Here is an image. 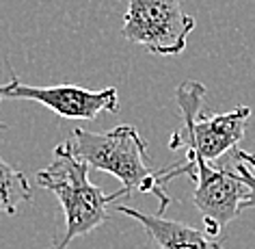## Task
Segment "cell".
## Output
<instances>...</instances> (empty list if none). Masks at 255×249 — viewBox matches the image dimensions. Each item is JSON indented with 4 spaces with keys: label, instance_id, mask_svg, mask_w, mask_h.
<instances>
[{
    "label": "cell",
    "instance_id": "1",
    "mask_svg": "<svg viewBox=\"0 0 255 249\" xmlns=\"http://www.w3.org/2000/svg\"><path fill=\"white\" fill-rule=\"evenodd\" d=\"M89 171L91 167L74 154L69 141L56 145L50 165L37 171V184L52 191L65 213V232L50 249H67L74 239L93 232L108 219V206L115 200L130 197L124 187L111 195L104 193L89 180Z\"/></svg>",
    "mask_w": 255,
    "mask_h": 249
},
{
    "label": "cell",
    "instance_id": "2",
    "mask_svg": "<svg viewBox=\"0 0 255 249\" xmlns=\"http://www.w3.org/2000/svg\"><path fill=\"white\" fill-rule=\"evenodd\" d=\"M69 143H72L74 154L82 163H87L91 169L115 176L130 195L134 191L154 193L160 200L158 215H164L171 197L164 191L160 171L149 167L147 143L134 126H117L106 135L74 128Z\"/></svg>",
    "mask_w": 255,
    "mask_h": 249
},
{
    "label": "cell",
    "instance_id": "3",
    "mask_svg": "<svg viewBox=\"0 0 255 249\" xmlns=\"http://www.w3.org/2000/svg\"><path fill=\"white\" fill-rule=\"evenodd\" d=\"M203 95L206 87L197 80H186L175 89L184 126L171 137L169 148L186 150V163H216L236 150L245 137L247 121L251 117L249 106H238L227 113H203Z\"/></svg>",
    "mask_w": 255,
    "mask_h": 249
},
{
    "label": "cell",
    "instance_id": "4",
    "mask_svg": "<svg viewBox=\"0 0 255 249\" xmlns=\"http://www.w3.org/2000/svg\"><path fill=\"white\" fill-rule=\"evenodd\" d=\"M158 171H160L162 184H169L177 176H188L195 182L193 202L203 217L206 234L212 239H216L223 228L240 215V206L249 193L225 158H219L216 163L182 161Z\"/></svg>",
    "mask_w": 255,
    "mask_h": 249
},
{
    "label": "cell",
    "instance_id": "5",
    "mask_svg": "<svg viewBox=\"0 0 255 249\" xmlns=\"http://www.w3.org/2000/svg\"><path fill=\"white\" fill-rule=\"evenodd\" d=\"M195 17L182 9V0H130L121 35L151 54L175 56L184 52Z\"/></svg>",
    "mask_w": 255,
    "mask_h": 249
},
{
    "label": "cell",
    "instance_id": "6",
    "mask_svg": "<svg viewBox=\"0 0 255 249\" xmlns=\"http://www.w3.org/2000/svg\"><path fill=\"white\" fill-rule=\"evenodd\" d=\"M7 67L11 69L9 59ZM2 100H33L48 106L59 117L67 119H95L102 113H115L119 108V95L115 87H106L100 91L78 85L35 87L24 85L13 69H11V80L7 85H0V102Z\"/></svg>",
    "mask_w": 255,
    "mask_h": 249
},
{
    "label": "cell",
    "instance_id": "7",
    "mask_svg": "<svg viewBox=\"0 0 255 249\" xmlns=\"http://www.w3.org/2000/svg\"><path fill=\"white\" fill-rule=\"evenodd\" d=\"M117 213L132 217L143 226L147 236L160 249H221V243L206 234V230H197L182 221L167 219L164 215H147L136 208L117 206Z\"/></svg>",
    "mask_w": 255,
    "mask_h": 249
},
{
    "label": "cell",
    "instance_id": "8",
    "mask_svg": "<svg viewBox=\"0 0 255 249\" xmlns=\"http://www.w3.org/2000/svg\"><path fill=\"white\" fill-rule=\"evenodd\" d=\"M33 200V189L22 171L0 158V215H17L24 202Z\"/></svg>",
    "mask_w": 255,
    "mask_h": 249
},
{
    "label": "cell",
    "instance_id": "9",
    "mask_svg": "<svg viewBox=\"0 0 255 249\" xmlns=\"http://www.w3.org/2000/svg\"><path fill=\"white\" fill-rule=\"evenodd\" d=\"M227 161V165L232 167V171L242 180V184L247 187V200L242 202L240 210H247V208H255V156L249 154V152L236 148L232 150L229 154L223 156Z\"/></svg>",
    "mask_w": 255,
    "mask_h": 249
},
{
    "label": "cell",
    "instance_id": "10",
    "mask_svg": "<svg viewBox=\"0 0 255 249\" xmlns=\"http://www.w3.org/2000/svg\"><path fill=\"white\" fill-rule=\"evenodd\" d=\"M7 128H9V126H7V124H2V121H0V130H7Z\"/></svg>",
    "mask_w": 255,
    "mask_h": 249
}]
</instances>
